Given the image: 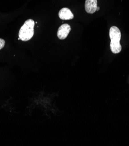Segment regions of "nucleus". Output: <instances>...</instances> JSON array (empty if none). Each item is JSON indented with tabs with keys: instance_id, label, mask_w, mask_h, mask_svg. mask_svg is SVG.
<instances>
[{
	"instance_id": "nucleus-1",
	"label": "nucleus",
	"mask_w": 129,
	"mask_h": 146,
	"mask_svg": "<svg viewBox=\"0 0 129 146\" xmlns=\"http://www.w3.org/2000/svg\"><path fill=\"white\" fill-rule=\"evenodd\" d=\"M109 37L110 38V47L112 53L118 54L122 50V46L120 43L121 39V32L116 26H112L109 30Z\"/></svg>"
},
{
	"instance_id": "nucleus-2",
	"label": "nucleus",
	"mask_w": 129,
	"mask_h": 146,
	"mask_svg": "<svg viewBox=\"0 0 129 146\" xmlns=\"http://www.w3.org/2000/svg\"><path fill=\"white\" fill-rule=\"evenodd\" d=\"M35 22L33 19H27L21 27L19 32V40L23 41L30 40L34 36Z\"/></svg>"
},
{
	"instance_id": "nucleus-3",
	"label": "nucleus",
	"mask_w": 129,
	"mask_h": 146,
	"mask_svg": "<svg viewBox=\"0 0 129 146\" xmlns=\"http://www.w3.org/2000/svg\"><path fill=\"white\" fill-rule=\"evenodd\" d=\"M71 31V27L69 24L65 23L61 25L57 32V36L60 40L65 39Z\"/></svg>"
},
{
	"instance_id": "nucleus-4",
	"label": "nucleus",
	"mask_w": 129,
	"mask_h": 146,
	"mask_svg": "<svg viewBox=\"0 0 129 146\" xmlns=\"http://www.w3.org/2000/svg\"><path fill=\"white\" fill-rule=\"evenodd\" d=\"M98 7L97 0H85V10L88 13H94Z\"/></svg>"
},
{
	"instance_id": "nucleus-5",
	"label": "nucleus",
	"mask_w": 129,
	"mask_h": 146,
	"mask_svg": "<svg viewBox=\"0 0 129 146\" xmlns=\"http://www.w3.org/2000/svg\"><path fill=\"white\" fill-rule=\"evenodd\" d=\"M59 17L62 20H70L74 18V15L67 8H63L59 12Z\"/></svg>"
},
{
	"instance_id": "nucleus-6",
	"label": "nucleus",
	"mask_w": 129,
	"mask_h": 146,
	"mask_svg": "<svg viewBox=\"0 0 129 146\" xmlns=\"http://www.w3.org/2000/svg\"><path fill=\"white\" fill-rule=\"evenodd\" d=\"M5 44V42L4 40H3L2 38H0V50L4 47Z\"/></svg>"
},
{
	"instance_id": "nucleus-7",
	"label": "nucleus",
	"mask_w": 129,
	"mask_h": 146,
	"mask_svg": "<svg viewBox=\"0 0 129 146\" xmlns=\"http://www.w3.org/2000/svg\"><path fill=\"white\" fill-rule=\"evenodd\" d=\"M99 9H100V7H97V11H99Z\"/></svg>"
}]
</instances>
